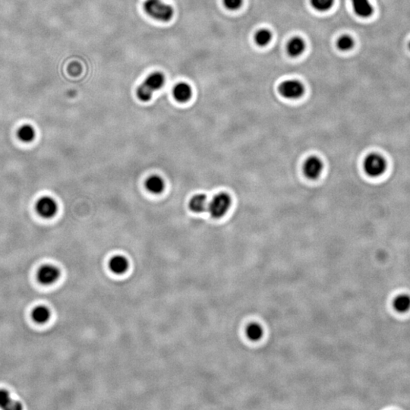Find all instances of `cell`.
<instances>
[{"mask_svg": "<svg viewBox=\"0 0 410 410\" xmlns=\"http://www.w3.org/2000/svg\"><path fill=\"white\" fill-rule=\"evenodd\" d=\"M353 10L361 18H368L374 12V8L369 0H352Z\"/></svg>", "mask_w": 410, "mask_h": 410, "instance_id": "10", "label": "cell"}, {"mask_svg": "<svg viewBox=\"0 0 410 410\" xmlns=\"http://www.w3.org/2000/svg\"><path fill=\"white\" fill-rule=\"evenodd\" d=\"M144 9L149 16L160 22H167L173 18V8L161 0H146Z\"/></svg>", "mask_w": 410, "mask_h": 410, "instance_id": "2", "label": "cell"}, {"mask_svg": "<svg viewBox=\"0 0 410 410\" xmlns=\"http://www.w3.org/2000/svg\"><path fill=\"white\" fill-rule=\"evenodd\" d=\"M35 130L30 125H24L18 130V138L23 142H31L35 138Z\"/></svg>", "mask_w": 410, "mask_h": 410, "instance_id": "17", "label": "cell"}, {"mask_svg": "<svg viewBox=\"0 0 410 410\" xmlns=\"http://www.w3.org/2000/svg\"><path fill=\"white\" fill-rule=\"evenodd\" d=\"M145 187L151 193L160 194L164 190L165 183L160 176L153 175L147 179Z\"/></svg>", "mask_w": 410, "mask_h": 410, "instance_id": "15", "label": "cell"}, {"mask_svg": "<svg viewBox=\"0 0 410 410\" xmlns=\"http://www.w3.org/2000/svg\"><path fill=\"white\" fill-rule=\"evenodd\" d=\"M31 318L36 324H45L51 318V312L46 305H37L33 309Z\"/></svg>", "mask_w": 410, "mask_h": 410, "instance_id": "14", "label": "cell"}, {"mask_svg": "<svg viewBox=\"0 0 410 410\" xmlns=\"http://www.w3.org/2000/svg\"><path fill=\"white\" fill-rule=\"evenodd\" d=\"M129 268V262L127 258L122 255H115L109 261V268L110 271L116 275H122L127 272Z\"/></svg>", "mask_w": 410, "mask_h": 410, "instance_id": "9", "label": "cell"}, {"mask_svg": "<svg viewBox=\"0 0 410 410\" xmlns=\"http://www.w3.org/2000/svg\"><path fill=\"white\" fill-rule=\"evenodd\" d=\"M305 47L306 45L303 39L299 37H293L287 44V53L291 57H298L304 53Z\"/></svg>", "mask_w": 410, "mask_h": 410, "instance_id": "12", "label": "cell"}, {"mask_svg": "<svg viewBox=\"0 0 410 410\" xmlns=\"http://www.w3.org/2000/svg\"><path fill=\"white\" fill-rule=\"evenodd\" d=\"M36 211L44 218H52L57 213V203L52 197H41L36 203Z\"/></svg>", "mask_w": 410, "mask_h": 410, "instance_id": "7", "label": "cell"}, {"mask_svg": "<svg viewBox=\"0 0 410 410\" xmlns=\"http://www.w3.org/2000/svg\"><path fill=\"white\" fill-rule=\"evenodd\" d=\"M409 48H410V43H409Z\"/></svg>", "mask_w": 410, "mask_h": 410, "instance_id": "24", "label": "cell"}, {"mask_svg": "<svg viewBox=\"0 0 410 410\" xmlns=\"http://www.w3.org/2000/svg\"><path fill=\"white\" fill-rule=\"evenodd\" d=\"M173 93L175 99L180 102L189 101L192 95V88L184 82L177 84L173 88Z\"/></svg>", "mask_w": 410, "mask_h": 410, "instance_id": "13", "label": "cell"}, {"mask_svg": "<svg viewBox=\"0 0 410 410\" xmlns=\"http://www.w3.org/2000/svg\"><path fill=\"white\" fill-rule=\"evenodd\" d=\"M243 0H223L225 7L229 10H237L242 6Z\"/></svg>", "mask_w": 410, "mask_h": 410, "instance_id": "22", "label": "cell"}, {"mask_svg": "<svg viewBox=\"0 0 410 410\" xmlns=\"http://www.w3.org/2000/svg\"><path fill=\"white\" fill-rule=\"evenodd\" d=\"M365 173L371 177H378L387 170V161L378 154H368L363 163Z\"/></svg>", "mask_w": 410, "mask_h": 410, "instance_id": "4", "label": "cell"}, {"mask_svg": "<svg viewBox=\"0 0 410 410\" xmlns=\"http://www.w3.org/2000/svg\"><path fill=\"white\" fill-rule=\"evenodd\" d=\"M250 331H252V332L249 333V334H250V337H252V338L258 337L260 334V331L257 327H254V329H250Z\"/></svg>", "mask_w": 410, "mask_h": 410, "instance_id": "23", "label": "cell"}, {"mask_svg": "<svg viewBox=\"0 0 410 410\" xmlns=\"http://www.w3.org/2000/svg\"><path fill=\"white\" fill-rule=\"evenodd\" d=\"M60 270L52 264L41 266L37 271V278L39 283L44 286L54 284L60 278Z\"/></svg>", "mask_w": 410, "mask_h": 410, "instance_id": "6", "label": "cell"}, {"mask_svg": "<svg viewBox=\"0 0 410 410\" xmlns=\"http://www.w3.org/2000/svg\"><path fill=\"white\" fill-rule=\"evenodd\" d=\"M22 408V403L14 400L9 391L0 389V409L18 410Z\"/></svg>", "mask_w": 410, "mask_h": 410, "instance_id": "11", "label": "cell"}, {"mask_svg": "<svg viewBox=\"0 0 410 410\" xmlns=\"http://www.w3.org/2000/svg\"><path fill=\"white\" fill-rule=\"evenodd\" d=\"M165 83V77L160 72L151 74L137 90V96L141 101H149L155 91L160 90Z\"/></svg>", "mask_w": 410, "mask_h": 410, "instance_id": "1", "label": "cell"}, {"mask_svg": "<svg viewBox=\"0 0 410 410\" xmlns=\"http://www.w3.org/2000/svg\"><path fill=\"white\" fill-rule=\"evenodd\" d=\"M394 307L397 312H407L410 309V296L406 294L397 296L394 300Z\"/></svg>", "mask_w": 410, "mask_h": 410, "instance_id": "18", "label": "cell"}, {"mask_svg": "<svg viewBox=\"0 0 410 410\" xmlns=\"http://www.w3.org/2000/svg\"><path fill=\"white\" fill-rule=\"evenodd\" d=\"M272 40V33L268 29H261L257 31L255 35V41L259 47H265Z\"/></svg>", "mask_w": 410, "mask_h": 410, "instance_id": "19", "label": "cell"}, {"mask_svg": "<svg viewBox=\"0 0 410 410\" xmlns=\"http://www.w3.org/2000/svg\"><path fill=\"white\" fill-rule=\"evenodd\" d=\"M280 95L289 100L300 98L305 92V87L298 80L290 79L282 82L279 86Z\"/></svg>", "mask_w": 410, "mask_h": 410, "instance_id": "5", "label": "cell"}, {"mask_svg": "<svg viewBox=\"0 0 410 410\" xmlns=\"http://www.w3.org/2000/svg\"><path fill=\"white\" fill-rule=\"evenodd\" d=\"M323 169H324L323 162L321 159L315 156L309 157L303 164L304 174L308 179L312 180L318 179L321 176Z\"/></svg>", "mask_w": 410, "mask_h": 410, "instance_id": "8", "label": "cell"}, {"mask_svg": "<svg viewBox=\"0 0 410 410\" xmlns=\"http://www.w3.org/2000/svg\"><path fill=\"white\" fill-rule=\"evenodd\" d=\"M231 198L228 194L220 192L208 202L207 210L213 218L219 219L227 214L231 206Z\"/></svg>", "mask_w": 410, "mask_h": 410, "instance_id": "3", "label": "cell"}, {"mask_svg": "<svg viewBox=\"0 0 410 410\" xmlns=\"http://www.w3.org/2000/svg\"><path fill=\"white\" fill-rule=\"evenodd\" d=\"M334 0H311V5L315 10L327 12L334 6Z\"/></svg>", "mask_w": 410, "mask_h": 410, "instance_id": "21", "label": "cell"}, {"mask_svg": "<svg viewBox=\"0 0 410 410\" xmlns=\"http://www.w3.org/2000/svg\"><path fill=\"white\" fill-rule=\"evenodd\" d=\"M337 47L341 51H348L354 47V40L347 34L341 36L337 41Z\"/></svg>", "mask_w": 410, "mask_h": 410, "instance_id": "20", "label": "cell"}, {"mask_svg": "<svg viewBox=\"0 0 410 410\" xmlns=\"http://www.w3.org/2000/svg\"><path fill=\"white\" fill-rule=\"evenodd\" d=\"M208 201L206 196L201 194L192 197L189 202V208L193 212L202 213L208 209Z\"/></svg>", "mask_w": 410, "mask_h": 410, "instance_id": "16", "label": "cell"}]
</instances>
